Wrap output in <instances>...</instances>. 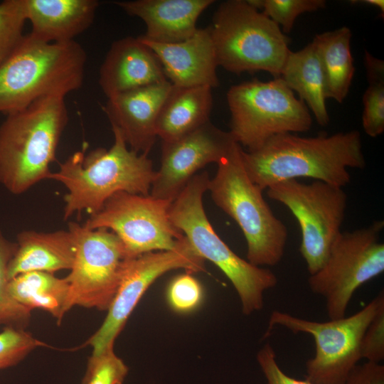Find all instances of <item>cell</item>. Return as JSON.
I'll return each instance as SVG.
<instances>
[{"mask_svg": "<svg viewBox=\"0 0 384 384\" xmlns=\"http://www.w3.org/2000/svg\"><path fill=\"white\" fill-rule=\"evenodd\" d=\"M241 158L251 181L263 191L278 182L310 178L343 188L351 181L348 169H363L366 159L359 132L300 137L275 135Z\"/></svg>", "mask_w": 384, "mask_h": 384, "instance_id": "6da1fadb", "label": "cell"}, {"mask_svg": "<svg viewBox=\"0 0 384 384\" xmlns=\"http://www.w3.org/2000/svg\"><path fill=\"white\" fill-rule=\"evenodd\" d=\"M112 146L97 148L87 155L78 151L69 156L48 179L65 186L64 219L87 210L91 215L101 210L113 194L124 191L149 195L156 171L148 155L131 150L120 132L112 128Z\"/></svg>", "mask_w": 384, "mask_h": 384, "instance_id": "7a4b0ae2", "label": "cell"}, {"mask_svg": "<svg viewBox=\"0 0 384 384\" xmlns=\"http://www.w3.org/2000/svg\"><path fill=\"white\" fill-rule=\"evenodd\" d=\"M65 98L42 97L0 125V183L10 193H23L48 178L68 121Z\"/></svg>", "mask_w": 384, "mask_h": 384, "instance_id": "3957f363", "label": "cell"}, {"mask_svg": "<svg viewBox=\"0 0 384 384\" xmlns=\"http://www.w3.org/2000/svg\"><path fill=\"white\" fill-rule=\"evenodd\" d=\"M86 53L75 41L46 43L30 33L0 65V113L9 114L52 95L65 97L84 82Z\"/></svg>", "mask_w": 384, "mask_h": 384, "instance_id": "277c9868", "label": "cell"}, {"mask_svg": "<svg viewBox=\"0 0 384 384\" xmlns=\"http://www.w3.org/2000/svg\"><path fill=\"white\" fill-rule=\"evenodd\" d=\"M241 150L236 143L217 164L208 190L215 204L241 229L247 242V260L257 267L274 266L284 256L287 228L265 200L263 190L248 176Z\"/></svg>", "mask_w": 384, "mask_h": 384, "instance_id": "5b68a950", "label": "cell"}, {"mask_svg": "<svg viewBox=\"0 0 384 384\" xmlns=\"http://www.w3.org/2000/svg\"><path fill=\"white\" fill-rule=\"evenodd\" d=\"M209 181L207 171L195 175L171 202L169 217L196 252L229 279L240 298L242 313L249 315L263 308L264 294L277 285V278L270 270L239 257L213 228L203 203Z\"/></svg>", "mask_w": 384, "mask_h": 384, "instance_id": "8992f818", "label": "cell"}, {"mask_svg": "<svg viewBox=\"0 0 384 384\" xmlns=\"http://www.w3.org/2000/svg\"><path fill=\"white\" fill-rule=\"evenodd\" d=\"M208 28L218 65L235 74L265 71L280 77L290 39L249 0L222 2Z\"/></svg>", "mask_w": 384, "mask_h": 384, "instance_id": "52a82bcc", "label": "cell"}, {"mask_svg": "<svg viewBox=\"0 0 384 384\" xmlns=\"http://www.w3.org/2000/svg\"><path fill=\"white\" fill-rule=\"evenodd\" d=\"M230 112L229 132L246 151H253L271 137L305 132L312 118L306 104L281 78L233 85L227 92Z\"/></svg>", "mask_w": 384, "mask_h": 384, "instance_id": "ba28073f", "label": "cell"}, {"mask_svg": "<svg viewBox=\"0 0 384 384\" xmlns=\"http://www.w3.org/2000/svg\"><path fill=\"white\" fill-rule=\"evenodd\" d=\"M384 303L380 293L358 311L328 321H315L273 311L264 336L275 326L294 334L311 335L315 341L314 356L306 363L305 379L314 384H344L361 359V342L368 324Z\"/></svg>", "mask_w": 384, "mask_h": 384, "instance_id": "9c48e42d", "label": "cell"}, {"mask_svg": "<svg viewBox=\"0 0 384 384\" xmlns=\"http://www.w3.org/2000/svg\"><path fill=\"white\" fill-rule=\"evenodd\" d=\"M384 221L367 227L341 231L333 242L321 267L309 274L312 292L325 299L330 319L346 316L355 292L384 272V244L380 233Z\"/></svg>", "mask_w": 384, "mask_h": 384, "instance_id": "30bf717a", "label": "cell"}, {"mask_svg": "<svg viewBox=\"0 0 384 384\" xmlns=\"http://www.w3.org/2000/svg\"><path fill=\"white\" fill-rule=\"evenodd\" d=\"M68 230L75 244L70 274L66 312L74 306L108 310L129 261L122 242L112 231L88 229L70 222Z\"/></svg>", "mask_w": 384, "mask_h": 384, "instance_id": "8fae6325", "label": "cell"}, {"mask_svg": "<svg viewBox=\"0 0 384 384\" xmlns=\"http://www.w3.org/2000/svg\"><path fill=\"white\" fill-rule=\"evenodd\" d=\"M268 197L285 206L297 219L299 247L309 274L324 265L331 246L341 232L348 197L343 188L323 181L298 179L278 182L267 188Z\"/></svg>", "mask_w": 384, "mask_h": 384, "instance_id": "7c38bea8", "label": "cell"}, {"mask_svg": "<svg viewBox=\"0 0 384 384\" xmlns=\"http://www.w3.org/2000/svg\"><path fill=\"white\" fill-rule=\"evenodd\" d=\"M171 201L121 191L113 194L100 210L83 225L116 234L131 257L176 248L185 235L169 217Z\"/></svg>", "mask_w": 384, "mask_h": 384, "instance_id": "4fadbf2b", "label": "cell"}, {"mask_svg": "<svg viewBox=\"0 0 384 384\" xmlns=\"http://www.w3.org/2000/svg\"><path fill=\"white\" fill-rule=\"evenodd\" d=\"M177 269L191 274L206 271L205 260L186 237L173 250L144 253L129 261L105 321L87 341L93 348L92 355L114 346L116 338L149 286L162 274Z\"/></svg>", "mask_w": 384, "mask_h": 384, "instance_id": "5bb4252c", "label": "cell"}, {"mask_svg": "<svg viewBox=\"0 0 384 384\" xmlns=\"http://www.w3.org/2000/svg\"><path fill=\"white\" fill-rule=\"evenodd\" d=\"M237 142L210 121L171 142H162L161 166L150 195L173 201L198 170L218 164Z\"/></svg>", "mask_w": 384, "mask_h": 384, "instance_id": "9a60e30c", "label": "cell"}, {"mask_svg": "<svg viewBox=\"0 0 384 384\" xmlns=\"http://www.w3.org/2000/svg\"><path fill=\"white\" fill-rule=\"evenodd\" d=\"M171 87L166 80L107 98L103 110L131 150L146 155L151 151L157 137L158 115Z\"/></svg>", "mask_w": 384, "mask_h": 384, "instance_id": "2e32d148", "label": "cell"}, {"mask_svg": "<svg viewBox=\"0 0 384 384\" xmlns=\"http://www.w3.org/2000/svg\"><path fill=\"white\" fill-rule=\"evenodd\" d=\"M159 59L166 79L176 87H216L218 66L208 28H198L189 38L174 43H161L144 38Z\"/></svg>", "mask_w": 384, "mask_h": 384, "instance_id": "e0dca14e", "label": "cell"}, {"mask_svg": "<svg viewBox=\"0 0 384 384\" xmlns=\"http://www.w3.org/2000/svg\"><path fill=\"white\" fill-rule=\"evenodd\" d=\"M168 80L153 50L139 37L113 42L99 71V85L110 97L141 87Z\"/></svg>", "mask_w": 384, "mask_h": 384, "instance_id": "ac0fdd59", "label": "cell"}, {"mask_svg": "<svg viewBox=\"0 0 384 384\" xmlns=\"http://www.w3.org/2000/svg\"><path fill=\"white\" fill-rule=\"evenodd\" d=\"M213 0H134L114 4L146 25L144 38L161 43H174L191 37L198 30L200 15Z\"/></svg>", "mask_w": 384, "mask_h": 384, "instance_id": "d6986e66", "label": "cell"}, {"mask_svg": "<svg viewBox=\"0 0 384 384\" xmlns=\"http://www.w3.org/2000/svg\"><path fill=\"white\" fill-rule=\"evenodd\" d=\"M29 33L46 43H65L86 31L93 23L97 0H23Z\"/></svg>", "mask_w": 384, "mask_h": 384, "instance_id": "ffe728a7", "label": "cell"}, {"mask_svg": "<svg viewBox=\"0 0 384 384\" xmlns=\"http://www.w3.org/2000/svg\"><path fill=\"white\" fill-rule=\"evenodd\" d=\"M16 239L17 249L9 265V279L28 272L54 273L72 268L75 244L69 230H24Z\"/></svg>", "mask_w": 384, "mask_h": 384, "instance_id": "44dd1931", "label": "cell"}, {"mask_svg": "<svg viewBox=\"0 0 384 384\" xmlns=\"http://www.w3.org/2000/svg\"><path fill=\"white\" fill-rule=\"evenodd\" d=\"M213 106L212 88L208 86L172 85L156 121V135L171 142L210 121Z\"/></svg>", "mask_w": 384, "mask_h": 384, "instance_id": "7402d4cb", "label": "cell"}, {"mask_svg": "<svg viewBox=\"0 0 384 384\" xmlns=\"http://www.w3.org/2000/svg\"><path fill=\"white\" fill-rule=\"evenodd\" d=\"M279 78L299 95L319 125L326 126L329 123L324 74L313 42L298 51L290 50Z\"/></svg>", "mask_w": 384, "mask_h": 384, "instance_id": "603a6c76", "label": "cell"}, {"mask_svg": "<svg viewBox=\"0 0 384 384\" xmlns=\"http://www.w3.org/2000/svg\"><path fill=\"white\" fill-rule=\"evenodd\" d=\"M351 36L350 28L343 26L318 34L312 41L324 74L326 98L339 103L346 97L355 73Z\"/></svg>", "mask_w": 384, "mask_h": 384, "instance_id": "cb8c5ba5", "label": "cell"}, {"mask_svg": "<svg viewBox=\"0 0 384 384\" xmlns=\"http://www.w3.org/2000/svg\"><path fill=\"white\" fill-rule=\"evenodd\" d=\"M9 291L17 302L31 311L41 309L50 313L58 324L66 313L68 284L65 278H58L53 273L20 274L9 280Z\"/></svg>", "mask_w": 384, "mask_h": 384, "instance_id": "d4e9b609", "label": "cell"}, {"mask_svg": "<svg viewBox=\"0 0 384 384\" xmlns=\"http://www.w3.org/2000/svg\"><path fill=\"white\" fill-rule=\"evenodd\" d=\"M364 63L368 85L363 96L362 126L374 138L384 132V61L366 50Z\"/></svg>", "mask_w": 384, "mask_h": 384, "instance_id": "484cf974", "label": "cell"}, {"mask_svg": "<svg viewBox=\"0 0 384 384\" xmlns=\"http://www.w3.org/2000/svg\"><path fill=\"white\" fill-rule=\"evenodd\" d=\"M16 249V242L6 239L0 228V326L25 329L31 311L17 302L9 291V265Z\"/></svg>", "mask_w": 384, "mask_h": 384, "instance_id": "4316f807", "label": "cell"}, {"mask_svg": "<svg viewBox=\"0 0 384 384\" xmlns=\"http://www.w3.org/2000/svg\"><path fill=\"white\" fill-rule=\"evenodd\" d=\"M250 3L269 17L286 34L291 32L297 18L306 12L326 7L324 0H249Z\"/></svg>", "mask_w": 384, "mask_h": 384, "instance_id": "83f0119b", "label": "cell"}, {"mask_svg": "<svg viewBox=\"0 0 384 384\" xmlns=\"http://www.w3.org/2000/svg\"><path fill=\"white\" fill-rule=\"evenodd\" d=\"M26 21L23 0H4L0 3V65L22 41Z\"/></svg>", "mask_w": 384, "mask_h": 384, "instance_id": "f1b7e54d", "label": "cell"}, {"mask_svg": "<svg viewBox=\"0 0 384 384\" xmlns=\"http://www.w3.org/2000/svg\"><path fill=\"white\" fill-rule=\"evenodd\" d=\"M128 372L127 366L111 347L89 358L81 384H122Z\"/></svg>", "mask_w": 384, "mask_h": 384, "instance_id": "f546056e", "label": "cell"}, {"mask_svg": "<svg viewBox=\"0 0 384 384\" xmlns=\"http://www.w3.org/2000/svg\"><path fill=\"white\" fill-rule=\"evenodd\" d=\"M47 346L25 329L6 326L0 333V370L16 366L33 349Z\"/></svg>", "mask_w": 384, "mask_h": 384, "instance_id": "4dcf8cb0", "label": "cell"}, {"mask_svg": "<svg viewBox=\"0 0 384 384\" xmlns=\"http://www.w3.org/2000/svg\"><path fill=\"white\" fill-rule=\"evenodd\" d=\"M167 298L174 310L188 312L201 303L203 298L202 287L191 273L181 274L176 276L169 285Z\"/></svg>", "mask_w": 384, "mask_h": 384, "instance_id": "1f68e13d", "label": "cell"}, {"mask_svg": "<svg viewBox=\"0 0 384 384\" xmlns=\"http://www.w3.org/2000/svg\"><path fill=\"white\" fill-rule=\"evenodd\" d=\"M361 359L380 363L384 359V303L366 327L361 342Z\"/></svg>", "mask_w": 384, "mask_h": 384, "instance_id": "d6a6232c", "label": "cell"}, {"mask_svg": "<svg viewBox=\"0 0 384 384\" xmlns=\"http://www.w3.org/2000/svg\"><path fill=\"white\" fill-rule=\"evenodd\" d=\"M276 353L266 343L257 353V361L266 379V384H314L307 380H298L287 375L279 366Z\"/></svg>", "mask_w": 384, "mask_h": 384, "instance_id": "836d02e7", "label": "cell"}, {"mask_svg": "<svg viewBox=\"0 0 384 384\" xmlns=\"http://www.w3.org/2000/svg\"><path fill=\"white\" fill-rule=\"evenodd\" d=\"M344 384H384V366L368 361L358 364Z\"/></svg>", "mask_w": 384, "mask_h": 384, "instance_id": "e575fe53", "label": "cell"}, {"mask_svg": "<svg viewBox=\"0 0 384 384\" xmlns=\"http://www.w3.org/2000/svg\"><path fill=\"white\" fill-rule=\"evenodd\" d=\"M354 2L362 3L364 4L370 5L378 8L382 13L383 17L384 14V1L383 0H362V1H353Z\"/></svg>", "mask_w": 384, "mask_h": 384, "instance_id": "d590c367", "label": "cell"}]
</instances>
